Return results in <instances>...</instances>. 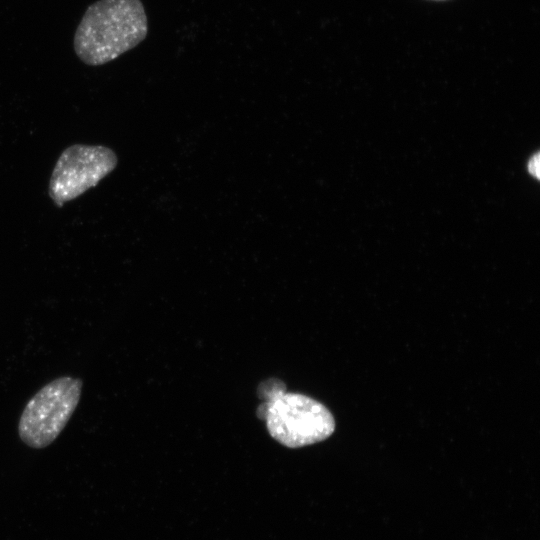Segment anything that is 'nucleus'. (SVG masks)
I'll return each instance as SVG.
<instances>
[{
	"instance_id": "1",
	"label": "nucleus",
	"mask_w": 540,
	"mask_h": 540,
	"mask_svg": "<svg viewBox=\"0 0 540 540\" xmlns=\"http://www.w3.org/2000/svg\"><path fill=\"white\" fill-rule=\"evenodd\" d=\"M148 19L141 0H98L84 13L74 35V51L87 65H104L141 43Z\"/></svg>"
},
{
	"instance_id": "2",
	"label": "nucleus",
	"mask_w": 540,
	"mask_h": 540,
	"mask_svg": "<svg viewBox=\"0 0 540 540\" xmlns=\"http://www.w3.org/2000/svg\"><path fill=\"white\" fill-rule=\"evenodd\" d=\"M284 389V384L276 379L259 386L264 403L258 407V416L266 421L268 432L276 441L297 448L325 440L334 432V418L323 404Z\"/></svg>"
},
{
	"instance_id": "3",
	"label": "nucleus",
	"mask_w": 540,
	"mask_h": 540,
	"mask_svg": "<svg viewBox=\"0 0 540 540\" xmlns=\"http://www.w3.org/2000/svg\"><path fill=\"white\" fill-rule=\"evenodd\" d=\"M83 382L63 376L38 390L27 402L18 422V434L27 446L42 449L53 443L80 401Z\"/></svg>"
},
{
	"instance_id": "4",
	"label": "nucleus",
	"mask_w": 540,
	"mask_h": 540,
	"mask_svg": "<svg viewBox=\"0 0 540 540\" xmlns=\"http://www.w3.org/2000/svg\"><path fill=\"white\" fill-rule=\"evenodd\" d=\"M115 152L101 145L74 144L59 156L49 181V196L58 207L95 187L117 165Z\"/></svg>"
},
{
	"instance_id": "5",
	"label": "nucleus",
	"mask_w": 540,
	"mask_h": 540,
	"mask_svg": "<svg viewBox=\"0 0 540 540\" xmlns=\"http://www.w3.org/2000/svg\"><path fill=\"white\" fill-rule=\"evenodd\" d=\"M528 169H529V172L535 176V177H539V154H535L529 164H528Z\"/></svg>"
}]
</instances>
